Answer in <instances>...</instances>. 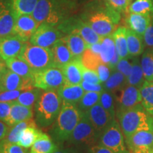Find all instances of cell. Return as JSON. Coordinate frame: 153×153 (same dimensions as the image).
Returning <instances> with one entry per match:
<instances>
[{"label": "cell", "mask_w": 153, "mask_h": 153, "mask_svg": "<svg viewBox=\"0 0 153 153\" xmlns=\"http://www.w3.org/2000/svg\"><path fill=\"white\" fill-rule=\"evenodd\" d=\"M79 16L101 37L112 35L121 16L104 0H94L84 7Z\"/></svg>", "instance_id": "obj_1"}, {"label": "cell", "mask_w": 153, "mask_h": 153, "mask_svg": "<svg viewBox=\"0 0 153 153\" xmlns=\"http://www.w3.org/2000/svg\"><path fill=\"white\" fill-rule=\"evenodd\" d=\"M76 8L75 0H38L31 14L39 24L57 27L73 16Z\"/></svg>", "instance_id": "obj_2"}, {"label": "cell", "mask_w": 153, "mask_h": 153, "mask_svg": "<svg viewBox=\"0 0 153 153\" xmlns=\"http://www.w3.org/2000/svg\"><path fill=\"white\" fill-rule=\"evenodd\" d=\"M82 113L76 104L62 102L60 114L50 131L53 140L57 143L68 141L79 123Z\"/></svg>", "instance_id": "obj_3"}, {"label": "cell", "mask_w": 153, "mask_h": 153, "mask_svg": "<svg viewBox=\"0 0 153 153\" xmlns=\"http://www.w3.org/2000/svg\"><path fill=\"white\" fill-rule=\"evenodd\" d=\"M62 104V101L57 90L42 91L34 106L38 126L47 128L52 125L60 114Z\"/></svg>", "instance_id": "obj_4"}, {"label": "cell", "mask_w": 153, "mask_h": 153, "mask_svg": "<svg viewBox=\"0 0 153 153\" xmlns=\"http://www.w3.org/2000/svg\"><path fill=\"white\" fill-rule=\"evenodd\" d=\"M116 116L125 138L141 130L153 129V117L145 111L141 104Z\"/></svg>", "instance_id": "obj_5"}, {"label": "cell", "mask_w": 153, "mask_h": 153, "mask_svg": "<svg viewBox=\"0 0 153 153\" xmlns=\"http://www.w3.org/2000/svg\"><path fill=\"white\" fill-rule=\"evenodd\" d=\"M31 68L34 73L53 67V57L51 48L33 45L26 42L19 56Z\"/></svg>", "instance_id": "obj_6"}, {"label": "cell", "mask_w": 153, "mask_h": 153, "mask_svg": "<svg viewBox=\"0 0 153 153\" xmlns=\"http://www.w3.org/2000/svg\"><path fill=\"white\" fill-rule=\"evenodd\" d=\"M98 139L99 135L95 131L87 113L83 112L79 123L69 137L68 143L77 148L92 147Z\"/></svg>", "instance_id": "obj_7"}, {"label": "cell", "mask_w": 153, "mask_h": 153, "mask_svg": "<svg viewBox=\"0 0 153 153\" xmlns=\"http://www.w3.org/2000/svg\"><path fill=\"white\" fill-rule=\"evenodd\" d=\"M57 28L65 35L77 34L85 40L87 47L93 44L100 43L103 37H101L79 16H72L63 22Z\"/></svg>", "instance_id": "obj_8"}, {"label": "cell", "mask_w": 153, "mask_h": 153, "mask_svg": "<svg viewBox=\"0 0 153 153\" xmlns=\"http://www.w3.org/2000/svg\"><path fill=\"white\" fill-rule=\"evenodd\" d=\"M99 144L116 153H130L126 148L123 131L116 119L101 134Z\"/></svg>", "instance_id": "obj_9"}, {"label": "cell", "mask_w": 153, "mask_h": 153, "mask_svg": "<svg viewBox=\"0 0 153 153\" xmlns=\"http://www.w3.org/2000/svg\"><path fill=\"white\" fill-rule=\"evenodd\" d=\"M65 82L62 69L51 67L34 73L33 86L43 90H57Z\"/></svg>", "instance_id": "obj_10"}, {"label": "cell", "mask_w": 153, "mask_h": 153, "mask_svg": "<svg viewBox=\"0 0 153 153\" xmlns=\"http://www.w3.org/2000/svg\"><path fill=\"white\" fill-rule=\"evenodd\" d=\"M64 36V34L55 26L41 24L30 37L29 42L38 46L51 48Z\"/></svg>", "instance_id": "obj_11"}, {"label": "cell", "mask_w": 153, "mask_h": 153, "mask_svg": "<svg viewBox=\"0 0 153 153\" xmlns=\"http://www.w3.org/2000/svg\"><path fill=\"white\" fill-rule=\"evenodd\" d=\"M114 94L116 97V106H117L116 115L141 104V95L140 89L134 86L127 84Z\"/></svg>", "instance_id": "obj_12"}, {"label": "cell", "mask_w": 153, "mask_h": 153, "mask_svg": "<svg viewBox=\"0 0 153 153\" xmlns=\"http://www.w3.org/2000/svg\"><path fill=\"white\" fill-rule=\"evenodd\" d=\"M33 81L26 80L7 68L0 75V88L2 91H26L34 88Z\"/></svg>", "instance_id": "obj_13"}, {"label": "cell", "mask_w": 153, "mask_h": 153, "mask_svg": "<svg viewBox=\"0 0 153 153\" xmlns=\"http://www.w3.org/2000/svg\"><path fill=\"white\" fill-rule=\"evenodd\" d=\"M39 25L32 14L20 15L16 18L13 35L18 36L25 42H28Z\"/></svg>", "instance_id": "obj_14"}, {"label": "cell", "mask_w": 153, "mask_h": 153, "mask_svg": "<svg viewBox=\"0 0 153 153\" xmlns=\"http://www.w3.org/2000/svg\"><path fill=\"white\" fill-rule=\"evenodd\" d=\"M87 113L99 137L106 128L115 120V117L105 110L99 103L91 107Z\"/></svg>", "instance_id": "obj_15"}, {"label": "cell", "mask_w": 153, "mask_h": 153, "mask_svg": "<svg viewBox=\"0 0 153 153\" xmlns=\"http://www.w3.org/2000/svg\"><path fill=\"white\" fill-rule=\"evenodd\" d=\"M26 43L14 35L0 38V57L7 60L19 56Z\"/></svg>", "instance_id": "obj_16"}, {"label": "cell", "mask_w": 153, "mask_h": 153, "mask_svg": "<svg viewBox=\"0 0 153 153\" xmlns=\"http://www.w3.org/2000/svg\"><path fill=\"white\" fill-rule=\"evenodd\" d=\"M129 150L137 148H148L153 147V129L138 131L126 138Z\"/></svg>", "instance_id": "obj_17"}, {"label": "cell", "mask_w": 153, "mask_h": 153, "mask_svg": "<svg viewBox=\"0 0 153 153\" xmlns=\"http://www.w3.org/2000/svg\"><path fill=\"white\" fill-rule=\"evenodd\" d=\"M51 49L53 57V67L62 69L74 59L66 42L62 38L57 41Z\"/></svg>", "instance_id": "obj_18"}, {"label": "cell", "mask_w": 153, "mask_h": 153, "mask_svg": "<svg viewBox=\"0 0 153 153\" xmlns=\"http://www.w3.org/2000/svg\"><path fill=\"white\" fill-rule=\"evenodd\" d=\"M126 14V24L128 28L143 37V34L150 24L152 15L129 12Z\"/></svg>", "instance_id": "obj_19"}, {"label": "cell", "mask_w": 153, "mask_h": 153, "mask_svg": "<svg viewBox=\"0 0 153 153\" xmlns=\"http://www.w3.org/2000/svg\"><path fill=\"white\" fill-rule=\"evenodd\" d=\"M85 67L81 59H73L62 68L65 82L70 85H80L82 82V72Z\"/></svg>", "instance_id": "obj_20"}, {"label": "cell", "mask_w": 153, "mask_h": 153, "mask_svg": "<svg viewBox=\"0 0 153 153\" xmlns=\"http://www.w3.org/2000/svg\"><path fill=\"white\" fill-rule=\"evenodd\" d=\"M62 102L77 104L85 93L81 85H70L65 82L62 86L57 89Z\"/></svg>", "instance_id": "obj_21"}, {"label": "cell", "mask_w": 153, "mask_h": 153, "mask_svg": "<svg viewBox=\"0 0 153 153\" xmlns=\"http://www.w3.org/2000/svg\"><path fill=\"white\" fill-rule=\"evenodd\" d=\"M33 117V108L13 102L10 114L5 123L10 127Z\"/></svg>", "instance_id": "obj_22"}, {"label": "cell", "mask_w": 153, "mask_h": 153, "mask_svg": "<svg viewBox=\"0 0 153 153\" xmlns=\"http://www.w3.org/2000/svg\"><path fill=\"white\" fill-rule=\"evenodd\" d=\"M7 68L11 71L19 74L26 80L33 81L34 72L27 62L20 57H16L5 60Z\"/></svg>", "instance_id": "obj_23"}, {"label": "cell", "mask_w": 153, "mask_h": 153, "mask_svg": "<svg viewBox=\"0 0 153 153\" xmlns=\"http://www.w3.org/2000/svg\"><path fill=\"white\" fill-rule=\"evenodd\" d=\"M71 52L74 59H81L82 55L87 48L85 40L77 34H68L62 37Z\"/></svg>", "instance_id": "obj_24"}, {"label": "cell", "mask_w": 153, "mask_h": 153, "mask_svg": "<svg viewBox=\"0 0 153 153\" xmlns=\"http://www.w3.org/2000/svg\"><path fill=\"white\" fill-rule=\"evenodd\" d=\"M16 18L8 2L7 8L0 15V38L13 35Z\"/></svg>", "instance_id": "obj_25"}, {"label": "cell", "mask_w": 153, "mask_h": 153, "mask_svg": "<svg viewBox=\"0 0 153 153\" xmlns=\"http://www.w3.org/2000/svg\"><path fill=\"white\" fill-rule=\"evenodd\" d=\"M58 145L46 133H43L30 147L29 153H53Z\"/></svg>", "instance_id": "obj_26"}, {"label": "cell", "mask_w": 153, "mask_h": 153, "mask_svg": "<svg viewBox=\"0 0 153 153\" xmlns=\"http://www.w3.org/2000/svg\"><path fill=\"white\" fill-rule=\"evenodd\" d=\"M126 37H127L128 49L130 56L137 57L143 53L145 44L142 36L127 28Z\"/></svg>", "instance_id": "obj_27"}, {"label": "cell", "mask_w": 153, "mask_h": 153, "mask_svg": "<svg viewBox=\"0 0 153 153\" xmlns=\"http://www.w3.org/2000/svg\"><path fill=\"white\" fill-rule=\"evenodd\" d=\"M126 32L127 28L124 26H119L112 34L116 45V51L120 59L126 58L129 56Z\"/></svg>", "instance_id": "obj_28"}, {"label": "cell", "mask_w": 153, "mask_h": 153, "mask_svg": "<svg viewBox=\"0 0 153 153\" xmlns=\"http://www.w3.org/2000/svg\"><path fill=\"white\" fill-rule=\"evenodd\" d=\"M116 52V45L113 36L103 37L101 41V52L99 54L101 62L108 65Z\"/></svg>", "instance_id": "obj_29"}, {"label": "cell", "mask_w": 153, "mask_h": 153, "mask_svg": "<svg viewBox=\"0 0 153 153\" xmlns=\"http://www.w3.org/2000/svg\"><path fill=\"white\" fill-rule=\"evenodd\" d=\"M38 0H9V4L16 16L22 14H31Z\"/></svg>", "instance_id": "obj_30"}, {"label": "cell", "mask_w": 153, "mask_h": 153, "mask_svg": "<svg viewBox=\"0 0 153 153\" xmlns=\"http://www.w3.org/2000/svg\"><path fill=\"white\" fill-rule=\"evenodd\" d=\"M141 104L153 117V82L145 81L140 89Z\"/></svg>", "instance_id": "obj_31"}, {"label": "cell", "mask_w": 153, "mask_h": 153, "mask_svg": "<svg viewBox=\"0 0 153 153\" xmlns=\"http://www.w3.org/2000/svg\"><path fill=\"white\" fill-rule=\"evenodd\" d=\"M126 85L127 82L126 76L118 70H114L108 79L104 82L103 87L104 90L110 91L114 94Z\"/></svg>", "instance_id": "obj_32"}, {"label": "cell", "mask_w": 153, "mask_h": 153, "mask_svg": "<svg viewBox=\"0 0 153 153\" xmlns=\"http://www.w3.org/2000/svg\"><path fill=\"white\" fill-rule=\"evenodd\" d=\"M28 127L37 128V124H36V120H34L33 118H30V119L20 122V123L12 126V127H10L9 133L6 136L5 139L11 143L18 144L21 133L25 128Z\"/></svg>", "instance_id": "obj_33"}, {"label": "cell", "mask_w": 153, "mask_h": 153, "mask_svg": "<svg viewBox=\"0 0 153 153\" xmlns=\"http://www.w3.org/2000/svg\"><path fill=\"white\" fill-rule=\"evenodd\" d=\"M43 133L41 130L35 127H28L25 128L19 137L18 145L24 148H29L34 144L36 140Z\"/></svg>", "instance_id": "obj_34"}, {"label": "cell", "mask_w": 153, "mask_h": 153, "mask_svg": "<svg viewBox=\"0 0 153 153\" xmlns=\"http://www.w3.org/2000/svg\"><path fill=\"white\" fill-rule=\"evenodd\" d=\"M42 90L43 89L34 87L29 90L23 91L20 94L18 99L13 102L33 108V107L35 106L36 101L41 95Z\"/></svg>", "instance_id": "obj_35"}, {"label": "cell", "mask_w": 153, "mask_h": 153, "mask_svg": "<svg viewBox=\"0 0 153 153\" xmlns=\"http://www.w3.org/2000/svg\"><path fill=\"white\" fill-rule=\"evenodd\" d=\"M145 81L140 62L138 59L135 58L133 60V68H132L131 73L126 79V82L128 85L140 89Z\"/></svg>", "instance_id": "obj_36"}, {"label": "cell", "mask_w": 153, "mask_h": 153, "mask_svg": "<svg viewBox=\"0 0 153 153\" xmlns=\"http://www.w3.org/2000/svg\"><path fill=\"white\" fill-rule=\"evenodd\" d=\"M145 81L153 82V51L148 49L143 52L140 61Z\"/></svg>", "instance_id": "obj_37"}, {"label": "cell", "mask_w": 153, "mask_h": 153, "mask_svg": "<svg viewBox=\"0 0 153 153\" xmlns=\"http://www.w3.org/2000/svg\"><path fill=\"white\" fill-rule=\"evenodd\" d=\"M101 92L85 91L83 97L78 102V108L82 112H87L91 107L99 103Z\"/></svg>", "instance_id": "obj_38"}, {"label": "cell", "mask_w": 153, "mask_h": 153, "mask_svg": "<svg viewBox=\"0 0 153 153\" xmlns=\"http://www.w3.org/2000/svg\"><path fill=\"white\" fill-rule=\"evenodd\" d=\"M128 12L153 15V2L151 0H135L129 4Z\"/></svg>", "instance_id": "obj_39"}, {"label": "cell", "mask_w": 153, "mask_h": 153, "mask_svg": "<svg viewBox=\"0 0 153 153\" xmlns=\"http://www.w3.org/2000/svg\"><path fill=\"white\" fill-rule=\"evenodd\" d=\"M81 60L82 65L85 68L95 70V71L97 70L99 65L102 62L101 60L100 55L94 53L89 48H87L85 53H83Z\"/></svg>", "instance_id": "obj_40"}, {"label": "cell", "mask_w": 153, "mask_h": 153, "mask_svg": "<svg viewBox=\"0 0 153 153\" xmlns=\"http://www.w3.org/2000/svg\"><path fill=\"white\" fill-rule=\"evenodd\" d=\"M114 99V98L113 97V94L111 92L104 90L101 93L99 104L102 106L105 110H106L114 117H115V116H116V108H115Z\"/></svg>", "instance_id": "obj_41"}, {"label": "cell", "mask_w": 153, "mask_h": 153, "mask_svg": "<svg viewBox=\"0 0 153 153\" xmlns=\"http://www.w3.org/2000/svg\"><path fill=\"white\" fill-rule=\"evenodd\" d=\"M0 153H26V152L23 147L9 142L4 138L0 141Z\"/></svg>", "instance_id": "obj_42"}, {"label": "cell", "mask_w": 153, "mask_h": 153, "mask_svg": "<svg viewBox=\"0 0 153 153\" xmlns=\"http://www.w3.org/2000/svg\"><path fill=\"white\" fill-rule=\"evenodd\" d=\"M132 68H133V61L130 62L128 57H126V58L120 59L115 70H118L121 72L127 79L131 73Z\"/></svg>", "instance_id": "obj_43"}, {"label": "cell", "mask_w": 153, "mask_h": 153, "mask_svg": "<svg viewBox=\"0 0 153 153\" xmlns=\"http://www.w3.org/2000/svg\"><path fill=\"white\" fill-rule=\"evenodd\" d=\"M118 12L127 13L131 0H104Z\"/></svg>", "instance_id": "obj_44"}, {"label": "cell", "mask_w": 153, "mask_h": 153, "mask_svg": "<svg viewBox=\"0 0 153 153\" xmlns=\"http://www.w3.org/2000/svg\"><path fill=\"white\" fill-rule=\"evenodd\" d=\"M82 80L89 82V83L101 84V82L99 79L97 72L95 70H89V69L84 68L82 72Z\"/></svg>", "instance_id": "obj_45"}, {"label": "cell", "mask_w": 153, "mask_h": 153, "mask_svg": "<svg viewBox=\"0 0 153 153\" xmlns=\"http://www.w3.org/2000/svg\"><path fill=\"white\" fill-rule=\"evenodd\" d=\"M143 38L145 46L148 47V49L153 48V15L148 27L143 34Z\"/></svg>", "instance_id": "obj_46"}, {"label": "cell", "mask_w": 153, "mask_h": 153, "mask_svg": "<svg viewBox=\"0 0 153 153\" xmlns=\"http://www.w3.org/2000/svg\"><path fill=\"white\" fill-rule=\"evenodd\" d=\"M21 90L2 91L0 92V102H11L18 99Z\"/></svg>", "instance_id": "obj_47"}, {"label": "cell", "mask_w": 153, "mask_h": 153, "mask_svg": "<svg viewBox=\"0 0 153 153\" xmlns=\"http://www.w3.org/2000/svg\"><path fill=\"white\" fill-rule=\"evenodd\" d=\"M96 71L97 72L101 83H104L106 82L111 75V69L108 68L107 65L103 62H101L99 65Z\"/></svg>", "instance_id": "obj_48"}, {"label": "cell", "mask_w": 153, "mask_h": 153, "mask_svg": "<svg viewBox=\"0 0 153 153\" xmlns=\"http://www.w3.org/2000/svg\"><path fill=\"white\" fill-rule=\"evenodd\" d=\"M13 101L11 102H0V120L5 121L8 118L10 114L11 108Z\"/></svg>", "instance_id": "obj_49"}, {"label": "cell", "mask_w": 153, "mask_h": 153, "mask_svg": "<svg viewBox=\"0 0 153 153\" xmlns=\"http://www.w3.org/2000/svg\"><path fill=\"white\" fill-rule=\"evenodd\" d=\"M81 86L85 91H94V92H102L104 90V87L101 84L89 83V82L83 81L81 82Z\"/></svg>", "instance_id": "obj_50"}, {"label": "cell", "mask_w": 153, "mask_h": 153, "mask_svg": "<svg viewBox=\"0 0 153 153\" xmlns=\"http://www.w3.org/2000/svg\"><path fill=\"white\" fill-rule=\"evenodd\" d=\"M90 153H116L100 144L94 145L91 148Z\"/></svg>", "instance_id": "obj_51"}, {"label": "cell", "mask_w": 153, "mask_h": 153, "mask_svg": "<svg viewBox=\"0 0 153 153\" xmlns=\"http://www.w3.org/2000/svg\"><path fill=\"white\" fill-rule=\"evenodd\" d=\"M9 129H10V126L0 120V141L5 138L9 133Z\"/></svg>", "instance_id": "obj_52"}, {"label": "cell", "mask_w": 153, "mask_h": 153, "mask_svg": "<svg viewBox=\"0 0 153 153\" xmlns=\"http://www.w3.org/2000/svg\"><path fill=\"white\" fill-rule=\"evenodd\" d=\"M89 49L91 50V51H93L94 53H97V54H100L101 52V42L100 43H97L95 44H93V45H90V46L88 47Z\"/></svg>", "instance_id": "obj_53"}, {"label": "cell", "mask_w": 153, "mask_h": 153, "mask_svg": "<svg viewBox=\"0 0 153 153\" xmlns=\"http://www.w3.org/2000/svg\"><path fill=\"white\" fill-rule=\"evenodd\" d=\"M151 150L148 148H137L133 149V150H130V153H150Z\"/></svg>", "instance_id": "obj_54"}, {"label": "cell", "mask_w": 153, "mask_h": 153, "mask_svg": "<svg viewBox=\"0 0 153 153\" xmlns=\"http://www.w3.org/2000/svg\"><path fill=\"white\" fill-rule=\"evenodd\" d=\"M7 69V66L6 62H4V60L2 58L0 57V75L3 73Z\"/></svg>", "instance_id": "obj_55"}, {"label": "cell", "mask_w": 153, "mask_h": 153, "mask_svg": "<svg viewBox=\"0 0 153 153\" xmlns=\"http://www.w3.org/2000/svg\"><path fill=\"white\" fill-rule=\"evenodd\" d=\"M7 5H8V2H5L2 0H0V15L4 11V9L7 8Z\"/></svg>", "instance_id": "obj_56"}, {"label": "cell", "mask_w": 153, "mask_h": 153, "mask_svg": "<svg viewBox=\"0 0 153 153\" xmlns=\"http://www.w3.org/2000/svg\"><path fill=\"white\" fill-rule=\"evenodd\" d=\"M69 150H70V149L69 148H59L57 149L55 151V152H53V153H68Z\"/></svg>", "instance_id": "obj_57"}, {"label": "cell", "mask_w": 153, "mask_h": 153, "mask_svg": "<svg viewBox=\"0 0 153 153\" xmlns=\"http://www.w3.org/2000/svg\"><path fill=\"white\" fill-rule=\"evenodd\" d=\"M68 153H77V152H76V151H75L74 150H72V148H71V149H70V150H69Z\"/></svg>", "instance_id": "obj_58"}, {"label": "cell", "mask_w": 153, "mask_h": 153, "mask_svg": "<svg viewBox=\"0 0 153 153\" xmlns=\"http://www.w3.org/2000/svg\"><path fill=\"white\" fill-rule=\"evenodd\" d=\"M150 153H153V147L152 148H151V150L150 151Z\"/></svg>", "instance_id": "obj_59"}, {"label": "cell", "mask_w": 153, "mask_h": 153, "mask_svg": "<svg viewBox=\"0 0 153 153\" xmlns=\"http://www.w3.org/2000/svg\"><path fill=\"white\" fill-rule=\"evenodd\" d=\"M1 88H0V92H1Z\"/></svg>", "instance_id": "obj_60"}, {"label": "cell", "mask_w": 153, "mask_h": 153, "mask_svg": "<svg viewBox=\"0 0 153 153\" xmlns=\"http://www.w3.org/2000/svg\"><path fill=\"white\" fill-rule=\"evenodd\" d=\"M151 1H152V2H153V0H151Z\"/></svg>", "instance_id": "obj_61"}]
</instances>
